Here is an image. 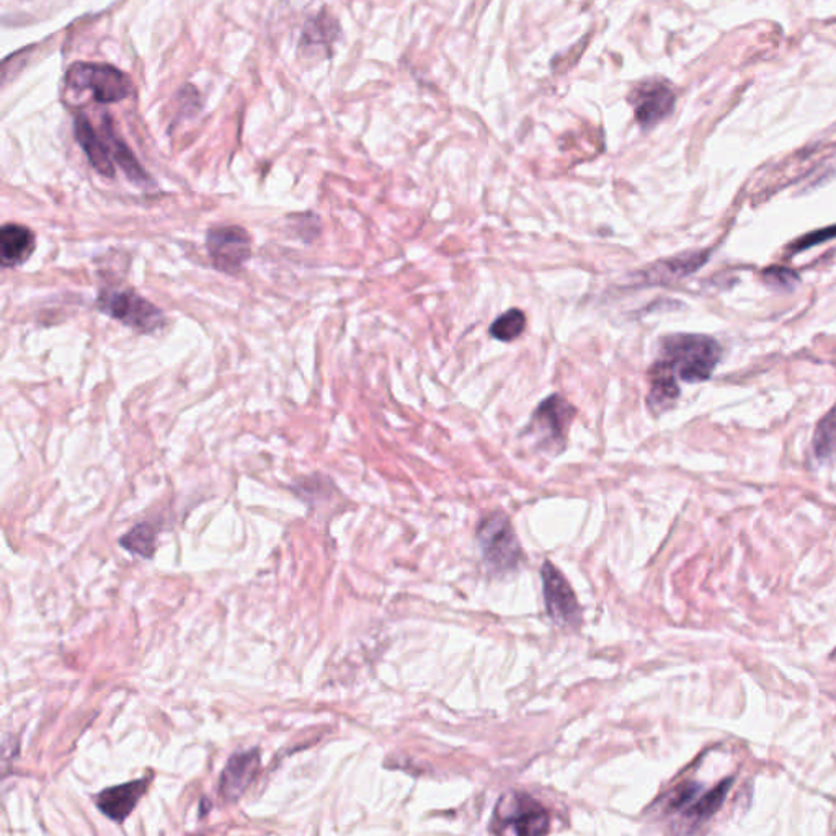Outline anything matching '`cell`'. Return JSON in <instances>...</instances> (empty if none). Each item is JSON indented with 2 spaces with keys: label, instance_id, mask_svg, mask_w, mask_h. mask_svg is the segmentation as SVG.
<instances>
[{
  "label": "cell",
  "instance_id": "cell-1",
  "mask_svg": "<svg viewBox=\"0 0 836 836\" xmlns=\"http://www.w3.org/2000/svg\"><path fill=\"white\" fill-rule=\"evenodd\" d=\"M721 361V346L701 334H674L662 339L657 361L648 370L647 404L652 413L670 409L678 397V380L704 383Z\"/></svg>",
  "mask_w": 836,
  "mask_h": 836
},
{
  "label": "cell",
  "instance_id": "cell-2",
  "mask_svg": "<svg viewBox=\"0 0 836 836\" xmlns=\"http://www.w3.org/2000/svg\"><path fill=\"white\" fill-rule=\"evenodd\" d=\"M97 306L100 313L144 336L157 332L166 326L162 310L133 290H103L97 297Z\"/></svg>",
  "mask_w": 836,
  "mask_h": 836
},
{
  "label": "cell",
  "instance_id": "cell-3",
  "mask_svg": "<svg viewBox=\"0 0 836 836\" xmlns=\"http://www.w3.org/2000/svg\"><path fill=\"white\" fill-rule=\"evenodd\" d=\"M68 89L89 90L95 102L118 103L133 93V82L123 70L95 63H74L65 77Z\"/></svg>",
  "mask_w": 836,
  "mask_h": 836
},
{
  "label": "cell",
  "instance_id": "cell-4",
  "mask_svg": "<svg viewBox=\"0 0 836 836\" xmlns=\"http://www.w3.org/2000/svg\"><path fill=\"white\" fill-rule=\"evenodd\" d=\"M492 832L520 836L544 835L550 832V814L536 799L513 792L498 801Z\"/></svg>",
  "mask_w": 836,
  "mask_h": 836
},
{
  "label": "cell",
  "instance_id": "cell-5",
  "mask_svg": "<svg viewBox=\"0 0 836 836\" xmlns=\"http://www.w3.org/2000/svg\"><path fill=\"white\" fill-rule=\"evenodd\" d=\"M477 543L488 567L494 572L515 570L523 556L510 518L500 511H495L481 521Z\"/></svg>",
  "mask_w": 836,
  "mask_h": 836
},
{
  "label": "cell",
  "instance_id": "cell-6",
  "mask_svg": "<svg viewBox=\"0 0 836 836\" xmlns=\"http://www.w3.org/2000/svg\"><path fill=\"white\" fill-rule=\"evenodd\" d=\"M206 250L217 272L239 275L252 256V239L240 226H214L206 233Z\"/></svg>",
  "mask_w": 836,
  "mask_h": 836
},
{
  "label": "cell",
  "instance_id": "cell-7",
  "mask_svg": "<svg viewBox=\"0 0 836 836\" xmlns=\"http://www.w3.org/2000/svg\"><path fill=\"white\" fill-rule=\"evenodd\" d=\"M577 416V409L561 396H550L534 410L530 421L531 434L538 438L544 450L562 451L567 443L568 428Z\"/></svg>",
  "mask_w": 836,
  "mask_h": 836
},
{
  "label": "cell",
  "instance_id": "cell-8",
  "mask_svg": "<svg viewBox=\"0 0 836 836\" xmlns=\"http://www.w3.org/2000/svg\"><path fill=\"white\" fill-rule=\"evenodd\" d=\"M541 578L550 617L561 626H577L580 623V607L562 572L551 562H546L541 568Z\"/></svg>",
  "mask_w": 836,
  "mask_h": 836
},
{
  "label": "cell",
  "instance_id": "cell-9",
  "mask_svg": "<svg viewBox=\"0 0 836 836\" xmlns=\"http://www.w3.org/2000/svg\"><path fill=\"white\" fill-rule=\"evenodd\" d=\"M635 120L642 128H652L674 112L677 95L668 83L648 80L632 93Z\"/></svg>",
  "mask_w": 836,
  "mask_h": 836
},
{
  "label": "cell",
  "instance_id": "cell-10",
  "mask_svg": "<svg viewBox=\"0 0 836 836\" xmlns=\"http://www.w3.org/2000/svg\"><path fill=\"white\" fill-rule=\"evenodd\" d=\"M260 769V750L239 752L234 754L227 761L226 768L221 772L219 795L227 802L237 801L252 784Z\"/></svg>",
  "mask_w": 836,
  "mask_h": 836
},
{
  "label": "cell",
  "instance_id": "cell-11",
  "mask_svg": "<svg viewBox=\"0 0 836 836\" xmlns=\"http://www.w3.org/2000/svg\"><path fill=\"white\" fill-rule=\"evenodd\" d=\"M149 788V779L140 778L125 784L103 789L95 798V805L110 821L123 824L135 811L140 798Z\"/></svg>",
  "mask_w": 836,
  "mask_h": 836
},
{
  "label": "cell",
  "instance_id": "cell-12",
  "mask_svg": "<svg viewBox=\"0 0 836 836\" xmlns=\"http://www.w3.org/2000/svg\"><path fill=\"white\" fill-rule=\"evenodd\" d=\"M708 260L709 252H705V250L660 260V262L654 263L648 269L642 270L635 284H641V286H657V284L674 283V281L693 275Z\"/></svg>",
  "mask_w": 836,
  "mask_h": 836
},
{
  "label": "cell",
  "instance_id": "cell-13",
  "mask_svg": "<svg viewBox=\"0 0 836 836\" xmlns=\"http://www.w3.org/2000/svg\"><path fill=\"white\" fill-rule=\"evenodd\" d=\"M36 249V236L22 224H3L0 229V262L3 269L23 266Z\"/></svg>",
  "mask_w": 836,
  "mask_h": 836
},
{
  "label": "cell",
  "instance_id": "cell-14",
  "mask_svg": "<svg viewBox=\"0 0 836 836\" xmlns=\"http://www.w3.org/2000/svg\"><path fill=\"white\" fill-rule=\"evenodd\" d=\"M74 136H76L79 146L82 147L90 166L100 176L113 179L115 177V167H113L112 154H110L109 146H106L105 139L97 135L95 129L92 128L86 116L77 115L76 120H74Z\"/></svg>",
  "mask_w": 836,
  "mask_h": 836
},
{
  "label": "cell",
  "instance_id": "cell-15",
  "mask_svg": "<svg viewBox=\"0 0 836 836\" xmlns=\"http://www.w3.org/2000/svg\"><path fill=\"white\" fill-rule=\"evenodd\" d=\"M103 118H105L102 123L103 139H105L106 146H109L112 159H115L116 162H118L120 169L125 172V176L128 177L135 185L140 187V189L152 187V180L147 176L146 170L140 167L139 160L136 159L135 154H133L132 149L126 146L125 140L120 139L118 136L115 135V129H113L109 116H103Z\"/></svg>",
  "mask_w": 836,
  "mask_h": 836
},
{
  "label": "cell",
  "instance_id": "cell-16",
  "mask_svg": "<svg viewBox=\"0 0 836 836\" xmlns=\"http://www.w3.org/2000/svg\"><path fill=\"white\" fill-rule=\"evenodd\" d=\"M734 782L735 778H727L709 791H702L687 809L680 812L681 817L690 822L691 827L704 824L721 811Z\"/></svg>",
  "mask_w": 836,
  "mask_h": 836
},
{
  "label": "cell",
  "instance_id": "cell-17",
  "mask_svg": "<svg viewBox=\"0 0 836 836\" xmlns=\"http://www.w3.org/2000/svg\"><path fill=\"white\" fill-rule=\"evenodd\" d=\"M337 36H339V25L332 16L323 12L306 23L301 45L303 49L319 48L336 42Z\"/></svg>",
  "mask_w": 836,
  "mask_h": 836
},
{
  "label": "cell",
  "instance_id": "cell-18",
  "mask_svg": "<svg viewBox=\"0 0 836 836\" xmlns=\"http://www.w3.org/2000/svg\"><path fill=\"white\" fill-rule=\"evenodd\" d=\"M157 528L150 523H138L120 540V546L125 547L135 556L150 558L156 553Z\"/></svg>",
  "mask_w": 836,
  "mask_h": 836
},
{
  "label": "cell",
  "instance_id": "cell-19",
  "mask_svg": "<svg viewBox=\"0 0 836 836\" xmlns=\"http://www.w3.org/2000/svg\"><path fill=\"white\" fill-rule=\"evenodd\" d=\"M524 329H527V316L523 310L510 309L495 319L488 332L500 342H513L524 332Z\"/></svg>",
  "mask_w": 836,
  "mask_h": 836
},
{
  "label": "cell",
  "instance_id": "cell-20",
  "mask_svg": "<svg viewBox=\"0 0 836 836\" xmlns=\"http://www.w3.org/2000/svg\"><path fill=\"white\" fill-rule=\"evenodd\" d=\"M812 448L821 461L828 460L836 453V406L817 425Z\"/></svg>",
  "mask_w": 836,
  "mask_h": 836
},
{
  "label": "cell",
  "instance_id": "cell-21",
  "mask_svg": "<svg viewBox=\"0 0 836 836\" xmlns=\"http://www.w3.org/2000/svg\"><path fill=\"white\" fill-rule=\"evenodd\" d=\"M764 280L772 290L788 291L799 283V275L786 267H769L764 272Z\"/></svg>",
  "mask_w": 836,
  "mask_h": 836
},
{
  "label": "cell",
  "instance_id": "cell-22",
  "mask_svg": "<svg viewBox=\"0 0 836 836\" xmlns=\"http://www.w3.org/2000/svg\"><path fill=\"white\" fill-rule=\"evenodd\" d=\"M836 237V224L835 226L824 227V229L814 230V233L805 234V236L799 237L798 240L789 246L791 252H802V250L811 249V247L821 246V244L828 242V240Z\"/></svg>",
  "mask_w": 836,
  "mask_h": 836
},
{
  "label": "cell",
  "instance_id": "cell-23",
  "mask_svg": "<svg viewBox=\"0 0 836 836\" xmlns=\"http://www.w3.org/2000/svg\"><path fill=\"white\" fill-rule=\"evenodd\" d=\"M210 801H206V799H203L202 801V807H200V811H202V814H200V817H205L206 814H208V809H206V804H208Z\"/></svg>",
  "mask_w": 836,
  "mask_h": 836
}]
</instances>
